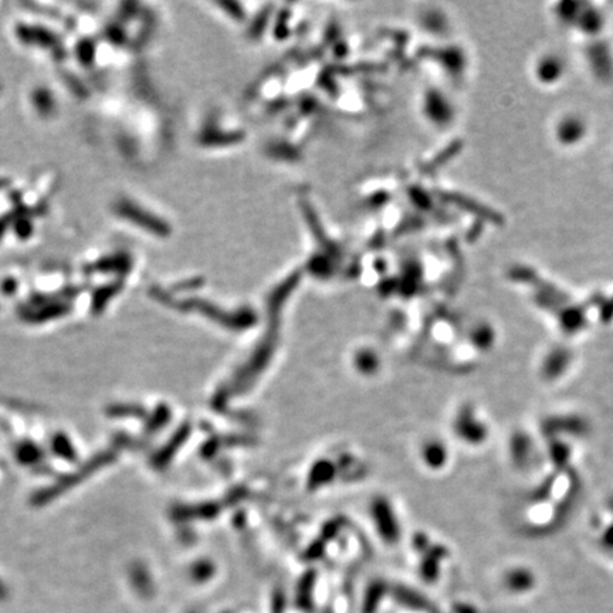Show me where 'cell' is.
Returning <instances> with one entry per match:
<instances>
[{
  "mask_svg": "<svg viewBox=\"0 0 613 613\" xmlns=\"http://www.w3.org/2000/svg\"><path fill=\"white\" fill-rule=\"evenodd\" d=\"M505 585L509 589L521 592L533 585V575L527 570H513L505 575Z\"/></svg>",
  "mask_w": 613,
  "mask_h": 613,
  "instance_id": "3957f363",
  "label": "cell"
},
{
  "mask_svg": "<svg viewBox=\"0 0 613 613\" xmlns=\"http://www.w3.org/2000/svg\"><path fill=\"white\" fill-rule=\"evenodd\" d=\"M572 352L567 348H554L548 351L541 361V376L545 381H556L570 369Z\"/></svg>",
  "mask_w": 613,
  "mask_h": 613,
  "instance_id": "6da1fadb",
  "label": "cell"
},
{
  "mask_svg": "<svg viewBox=\"0 0 613 613\" xmlns=\"http://www.w3.org/2000/svg\"><path fill=\"white\" fill-rule=\"evenodd\" d=\"M509 456L517 467H526L533 458L534 444L531 437L524 432H517L509 437Z\"/></svg>",
  "mask_w": 613,
  "mask_h": 613,
  "instance_id": "7a4b0ae2",
  "label": "cell"
}]
</instances>
